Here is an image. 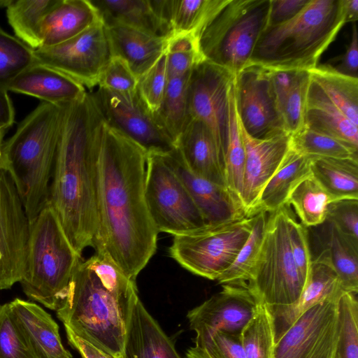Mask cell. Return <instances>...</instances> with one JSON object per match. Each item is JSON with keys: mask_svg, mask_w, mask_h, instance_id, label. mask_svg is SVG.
Masks as SVG:
<instances>
[{"mask_svg": "<svg viewBox=\"0 0 358 358\" xmlns=\"http://www.w3.org/2000/svg\"><path fill=\"white\" fill-rule=\"evenodd\" d=\"M357 294L343 292L338 300V334L334 358H358Z\"/></svg>", "mask_w": 358, "mask_h": 358, "instance_id": "obj_41", "label": "cell"}, {"mask_svg": "<svg viewBox=\"0 0 358 358\" xmlns=\"http://www.w3.org/2000/svg\"><path fill=\"white\" fill-rule=\"evenodd\" d=\"M0 358H36L11 314L9 303L0 305Z\"/></svg>", "mask_w": 358, "mask_h": 358, "instance_id": "obj_46", "label": "cell"}, {"mask_svg": "<svg viewBox=\"0 0 358 358\" xmlns=\"http://www.w3.org/2000/svg\"><path fill=\"white\" fill-rule=\"evenodd\" d=\"M342 294L304 312L275 343L271 358H334L338 334V303Z\"/></svg>", "mask_w": 358, "mask_h": 358, "instance_id": "obj_12", "label": "cell"}, {"mask_svg": "<svg viewBox=\"0 0 358 358\" xmlns=\"http://www.w3.org/2000/svg\"><path fill=\"white\" fill-rule=\"evenodd\" d=\"M175 148L193 173L227 187L224 156L204 123L191 117L177 138Z\"/></svg>", "mask_w": 358, "mask_h": 358, "instance_id": "obj_23", "label": "cell"}, {"mask_svg": "<svg viewBox=\"0 0 358 358\" xmlns=\"http://www.w3.org/2000/svg\"><path fill=\"white\" fill-rule=\"evenodd\" d=\"M310 0H271L268 27L287 22L298 15Z\"/></svg>", "mask_w": 358, "mask_h": 358, "instance_id": "obj_51", "label": "cell"}, {"mask_svg": "<svg viewBox=\"0 0 358 358\" xmlns=\"http://www.w3.org/2000/svg\"><path fill=\"white\" fill-rule=\"evenodd\" d=\"M34 63L68 76L87 90L97 86L103 70L113 57L102 22L60 44L34 50Z\"/></svg>", "mask_w": 358, "mask_h": 358, "instance_id": "obj_11", "label": "cell"}, {"mask_svg": "<svg viewBox=\"0 0 358 358\" xmlns=\"http://www.w3.org/2000/svg\"><path fill=\"white\" fill-rule=\"evenodd\" d=\"M326 220L331 222L341 234L358 245V199H345L331 202Z\"/></svg>", "mask_w": 358, "mask_h": 358, "instance_id": "obj_48", "label": "cell"}, {"mask_svg": "<svg viewBox=\"0 0 358 358\" xmlns=\"http://www.w3.org/2000/svg\"><path fill=\"white\" fill-rule=\"evenodd\" d=\"M310 172L334 201L358 199V159L313 157Z\"/></svg>", "mask_w": 358, "mask_h": 358, "instance_id": "obj_32", "label": "cell"}, {"mask_svg": "<svg viewBox=\"0 0 358 358\" xmlns=\"http://www.w3.org/2000/svg\"><path fill=\"white\" fill-rule=\"evenodd\" d=\"M289 238L292 257L301 275L307 282L312 262L308 230L298 222L292 210L289 217Z\"/></svg>", "mask_w": 358, "mask_h": 358, "instance_id": "obj_49", "label": "cell"}, {"mask_svg": "<svg viewBox=\"0 0 358 358\" xmlns=\"http://www.w3.org/2000/svg\"><path fill=\"white\" fill-rule=\"evenodd\" d=\"M82 261L48 204L30 225V238L20 284L30 299L57 310Z\"/></svg>", "mask_w": 358, "mask_h": 358, "instance_id": "obj_6", "label": "cell"}, {"mask_svg": "<svg viewBox=\"0 0 358 358\" xmlns=\"http://www.w3.org/2000/svg\"><path fill=\"white\" fill-rule=\"evenodd\" d=\"M229 0H152L166 35L191 34L196 38Z\"/></svg>", "mask_w": 358, "mask_h": 358, "instance_id": "obj_27", "label": "cell"}, {"mask_svg": "<svg viewBox=\"0 0 358 358\" xmlns=\"http://www.w3.org/2000/svg\"><path fill=\"white\" fill-rule=\"evenodd\" d=\"M99 143L100 223L94 249L106 252L136 281L156 252L159 233L145 198L147 152L102 117Z\"/></svg>", "mask_w": 358, "mask_h": 358, "instance_id": "obj_1", "label": "cell"}, {"mask_svg": "<svg viewBox=\"0 0 358 358\" xmlns=\"http://www.w3.org/2000/svg\"><path fill=\"white\" fill-rule=\"evenodd\" d=\"M190 73L168 76L161 106L155 114L159 124L174 145L191 118L188 107Z\"/></svg>", "mask_w": 358, "mask_h": 358, "instance_id": "obj_34", "label": "cell"}, {"mask_svg": "<svg viewBox=\"0 0 358 358\" xmlns=\"http://www.w3.org/2000/svg\"><path fill=\"white\" fill-rule=\"evenodd\" d=\"M345 23H355L358 19V0H342Z\"/></svg>", "mask_w": 358, "mask_h": 358, "instance_id": "obj_56", "label": "cell"}, {"mask_svg": "<svg viewBox=\"0 0 358 358\" xmlns=\"http://www.w3.org/2000/svg\"><path fill=\"white\" fill-rule=\"evenodd\" d=\"M103 120L140 145L147 153L164 154L175 145L141 101L100 87L87 90Z\"/></svg>", "mask_w": 358, "mask_h": 358, "instance_id": "obj_14", "label": "cell"}, {"mask_svg": "<svg viewBox=\"0 0 358 358\" xmlns=\"http://www.w3.org/2000/svg\"><path fill=\"white\" fill-rule=\"evenodd\" d=\"M272 71L248 64L234 78L236 111L245 131L265 138L285 131L272 85Z\"/></svg>", "mask_w": 358, "mask_h": 358, "instance_id": "obj_16", "label": "cell"}, {"mask_svg": "<svg viewBox=\"0 0 358 358\" xmlns=\"http://www.w3.org/2000/svg\"><path fill=\"white\" fill-rule=\"evenodd\" d=\"M334 201L331 196L310 174L291 192L287 203L292 206L306 227H313L326 220L328 205Z\"/></svg>", "mask_w": 358, "mask_h": 358, "instance_id": "obj_37", "label": "cell"}, {"mask_svg": "<svg viewBox=\"0 0 358 358\" xmlns=\"http://www.w3.org/2000/svg\"><path fill=\"white\" fill-rule=\"evenodd\" d=\"M303 127L358 148V127L329 101L310 76Z\"/></svg>", "mask_w": 358, "mask_h": 358, "instance_id": "obj_29", "label": "cell"}, {"mask_svg": "<svg viewBox=\"0 0 358 358\" xmlns=\"http://www.w3.org/2000/svg\"><path fill=\"white\" fill-rule=\"evenodd\" d=\"M168 76L186 75L202 62L197 38L191 34H177L167 38L165 50Z\"/></svg>", "mask_w": 358, "mask_h": 358, "instance_id": "obj_43", "label": "cell"}, {"mask_svg": "<svg viewBox=\"0 0 358 358\" xmlns=\"http://www.w3.org/2000/svg\"><path fill=\"white\" fill-rule=\"evenodd\" d=\"M145 198L158 232L181 235L207 224L185 186L162 154L147 153Z\"/></svg>", "mask_w": 358, "mask_h": 358, "instance_id": "obj_10", "label": "cell"}, {"mask_svg": "<svg viewBox=\"0 0 358 358\" xmlns=\"http://www.w3.org/2000/svg\"><path fill=\"white\" fill-rule=\"evenodd\" d=\"M234 78L227 69L202 61L192 70L189 81V115L206 124L224 158L229 129V94Z\"/></svg>", "mask_w": 358, "mask_h": 358, "instance_id": "obj_13", "label": "cell"}, {"mask_svg": "<svg viewBox=\"0 0 358 358\" xmlns=\"http://www.w3.org/2000/svg\"><path fill=\"white\" fill-rule=\"evenodd\" d=\"M101 116L89 92L62 106L48 204L80 255L94 248L99 229V143Z\"/></svg>", "mask_w": 358, "mask_h": 358, "instance_id": "obj_2", "label": "cell"}, {"mask_svg": "<svg viewBox=\"0 0 358 358\" xmlns=\"http://www.w3.org/2000/svg\"><path fill=\"white\" fill-rule=\"evenodd\" d=\"M312 158L299 153L290 145L280 168L262 190L252 215L262 211L270 213L285 205L292 189L311 174Z\"/></svg>", "mask_w": 358, "mask_h": 358, "instance_id": "obj_30", "label": "cell"}, {"mask_svg": "<svg viewBox=\"0 0 358 358\" xmlns=\"http://www.w3.org/2000/svg\"><path fill=\"white\" fill-rule=\"evenodd\" d=\"M136 294L124 296L109 289L82 260L57 315L78 337L115 358H124L125 314Z\"/></svg>", "mask_w": 358, "mask_h": 358, "instance_id": "obj_5", "label": "cell"}, {"mask_svg": "<svg viewBox=\"0 0 358 358\" xmlns=\"http://www.w3.org/2000/svg\"><path fill=\"white\" fill-rule=\"evenodd\" d=\"M268 216V213L264 211L256 214L249 237L232 264L217 278L220 285L246 287L261 249Z\"/></svg>", "mask_w": 358, "mask_h": 358, "instance_id": "obj_38", "label": "cell"}, {"mask_svg": "<svg viewBox=\"0 0 358 358\" xmlns=\"http://www.w3.org/2000/svg\"><path fill=\"white\" fill-rule=\"evenodd\" d=\"M356 23L353 24L350 42L345 53L341 58L340 63L333 66L337 72L350 77L358 78V39Z\"/></svg>", "mask_w": 358, "mask_h": 358, "instance_id": "obj_52", "label": "cell"}, {"mask_svg": "<svg viewBox=\"0 0 358 358\" xmlns=\"http://www.w3.org/2000/svg\"><path fill=\"white\" fill-rule=\"evenodd\" d=\"M167 80L166 57L164 52L150 69L138 78V95L153 115L161 106Z\"/></svg>", "mask_w": 358, "mask_h": 358, "instance_id": "obj_45", "label": "cell"}, {"mask_svg": "<svg viewBox=\"0 0 358 358\" xmlns=\"http://www.w3.org/2000/svg\"><path fill=\"white\" fill-rule=\"evenodd\" d=\"M199 306L189 310V327L196 338L211 336L217 331L241 334L252 317L257 303L246 287L224 285Z\"/></svg>", "mask_w": 358, "mask_h": 358, "instance_id": "obj_17", "label": "cell"}, {"mask_svg": "<svg viewBox=\"0 0 358 358\" xmlns=\"http://www.w3.org/2000/svg\"><path fill=\"white\" fill-rule=\"evenodd\" d=\"M30 225L11 178L0 168V289H10L24 275Z\"/></svg>", "mask_w": 358, "mask_h": 358, "instance_id": "obj_15", "label": "cell"}, {"mask_svg": "<svg viewBox=\"0 0 358 358\" xmlns=\"http://www.w3.org/2000/svg\"><path fill=\"white\" fill-rule=\"evenodd\" d=\"M296 71H272V85L279 113L282 110L292 86Z\"/></svg>", "mask_w": 358, "mask_h": 358, "instance_id": "obj_53", "label": "cell"}, {"mask_svg": "<svg viewBox=\"0 0 358 358\" xmlns=\"http://www.w3.org/2000/svg\"><path fill=\"white\" fill-rule=\"evenodd\" d=\"M101 22L90 0H57L43 21L40 48L64 43Z\"/></svg>", "mask_w": 358, "mask_h": 358, "instance_id": "obj_26", "label": "cell"}, {"mask_svg": "<svg viewBox=\"0 0 358 358\" xmlns=\"http://www.w3.org/2000/svg\"><path fill=\"white\" fill-rule=\"evenodd\" d=\"M244 166L245 148L236 111L234 80L229 94V117L224 152V172L227 189L241 203Z\"/></svg>", "mask_w": 358, "mask_h": 358, "instance_id": "obj_36", "label": "cell"}, {"mask_svg": "<svg viewBox=\"0 0 358 358\" xmlns=\"http://www.w3.org/2000/svg\"><path fill=\"white\" fill-rule=\"evenodd\" d=\"M240 129L245 148L241 202L246 215H253L262 190L280 168L290 148L291 135L282 131L256 138L245 131L241 122Z\"/></svg>", "mask_w": 358, "mask_h": 358, "instance_id": "obj_18", "label": "cell"}, {"mask_svg": "<svg viewBox=\"0 0 358 358\" xmlns=\"http://www.w3.org/2000/svg\"><path fill=\"white\" fill-rule=\"evenodd\" d=\"M10 0H0V7H5L7 8L10 3Z\"/></svg>", "mask_w": 358, "mask_h": 358, "instance_id": "obj_58", "label": "cell"}, {"mask_svg": "<svg viewBox=\"0 0 358 358\" xmlns=\"http://www.w3.org/2000/svg\"><path fill=\"white\" fill-rule=\"evenodd\" d=\"M65 330L69 343L80 353L82 358H115L78 337L69 329L65 328Z\"/></svg>", "mask_w": 358, "mask_h": 358, "instance_id": "obj_54", "label": "cell"}, {"mask_svg": "<svg viewBox=\"0 0 358 358\" xmlns=\"http://www.w3.org/2000/svg\"><path fill=\"white\" fill-rule=\"evenodd\" d=\"M34 64V50L0 27V87L8 85Z\"/></svg>", "mask_w": 358, "mask_h": 358, "instance_id": "obj_42", "label": "cell"}, {"mask_svg": "<svg viewBox=\"0 0 358 358\" xmlns=\"http://www.w3.org/2000/svg\"><path fill=\"white\" fill-rule=\"evenodd\" d=\"M105 26L122 25L167 37L152 0H90Z\"/></svg>", "mask_w": 358, "mask_h": 358, "instance_id": "obj_31", "label": "cell"}, {"mask_svg": "<svg viewBox=\"0 0 358 358\" xmlns=\"http://www.w3.org/2000/svg\"><path fill=\"white\" fill-rule=\"evenodd\" d=\"M271 0H229L197 36L202 61L236 76L268 25Z\"/></svg>", "mask_w": 358, "mask_h": 358, "instance_id": "obj_7", "label": "cell"}, {"mask_svg": "<svg viewBox=\"0 0 358 358\" xmlns=\"http://www.w3.org/2000/svg\"><path fill=\"white\" fill-rule=\"evenodd\" d=\"M290 145L308 157L358 159V148L306 127L291 135Z\"/></svg>", "mask_w": 358, "mask_h": 358, "instance_id": "obj_39", "label": "cell"}, {"mask_svg": "<svg viewBox=\"0 0 358 358\" xmlns=\"http://www.w3.org/2000/svg\"><path fill=\"white\" fill-rule=\"evenodd\" d=\"M162 155L185 186L207 224L225 222L247 215L242 203L227 187L193 173L176 148Z\"/></svg>", "mask_w": 358, "mask_h": 358, "instance_id": "obj_19", "label": "cell"}, {"mask_svg": "<svg viewBox=\"0 0 358 358\" xmlns=\"http://www.w3.org/2000/svg\"><path fill=\"white\" fill-rule=\"evenodd\" d=\"M320 244V254L325 256L338 275L345 292H358V245L345 236L330 222L313 227Z\"/></svg>", "mask_w": 358, "mask_h": 358, "instance_id": "obj_28", "label": "cell"}, {"mask_svg": "<svg viewBox=\"0 0 358 358\" xmlns=\"http://www.w3.org/2000/svg\"><path fill=\"white\" fill-rule=\"evenodd\" d=\"M345 24L342 0H310L292 20L266 28L248 64L271 71H309Z\"/></svg>", "mask_w": 358, "mask_h": 358, "instance_id": "obj_4", "label": "cell"}, {"mask_svg": "<svg viewBox=\"0 0 358 358\" xmlns=\"http://www.w3.org/2000/svg\"><path fill=\"white\" fill-rule=\"evenodd\" d=\"M309 83V71H296L282 110L284 129L290 135L300 130L304 125Z\"/></svg>", "mask_w": 358, "mask_h": 358, "instance_id": "obj_44", "label": "cell"}, {"mask_svg": "<svg viewBox=\"0 0 358 358\" xmlns=\"http://www.w3.org/2000/svg\"><path fill=\"white\" fill-rule=\"evenodd\" d=\"M256 215L173 236L170 256L182 267L201 277L217 280L234 262L250 236Z\"/></svg>", "mask_w": 358, "mask_h": 358, "instance_id": "obj_9", "label": "cell"}, {"mask_svg": "<svg viewBox=\"0 0 358 358\" xmlns=\"http://www.w3.org/2000/svg\"><path fill=\"white\" fill-rule=\"evenodd\" d=\"M11 314L36 358H73L63 345L59 326L35 303L16 298L9 303Z\"/></svg>", "mask_w": 358, "mask_h": 358, "instance_id": "obj_22", "label": "cell"}, {"mask_svg": "<svg viewBox=\"0 0 358 358\" xmlns=\"http://www.w3.org/2000/svg\"><path fill=\"white\" fill-rule=\"evenodd\" d=\"M185 358H210V357L203 349L194 346L188 349Z\"/></svg>", "mask_w": 358, "mask_h": 358, "instance_id": "obj_57", "label": "cell"}, {"mask_svg": "<svg viewBox=\"0 0 358 358\" xmlns=\"http://www.w3.org/2000/svg\"><path fill=\"white\" fill-rule=\"evenodd\" d=\"M57 0H10L6 8L8 22L16 37L33 50L41 45V27Z\"/></svg>", "mask_w": 358, "mask_h": 358, "instance_id": "obj_35", "label": "cell"}, {"mask_svg": "<svg viewBox=\"0 0 358 358\" xmlns=\"http://www.w3.org/2000/svg\"><path fill=\"white\" fill-rule=\"evenodd\" d=\"M194 343L210 358H246L241 334L217 331L206 338H195Z\"/></svg>", "mask_w": 358, "mask_h": 358, "instance_id": "obj_50", "label": "cell"}, {"mask_svg": "<svg viewBox=\"0 0 358 358\" xmlns=\"http://www.w3.org/2000/svg\"><path fill=\"white\" fill-rule=\"evenodd\" d=\"M124 358H181L138 294L131 299L125 314Z\"/></svg>", "mask_w": 358, "mask_h": 358, "instance_id": "obj_21", "label": "cell"}, {"mask_svg": "<svg viewBox=\"0 0 358 358\" xmlns=\"http://www.w3.org/2000/svg\"><path fill=\"white\" fill-rule=\"evenodd\" d=\"M7 91L34 96L62 106L83 97L87 90L81 84L51 67L34 63L17 75Z\"/></svg>", "mask_w": 358, "mask_h": 358, "instance_id": "obj_24", "label": "cell"}, {"mask_svg": "<svg viewBox=\"0 0 358 358\" xmlns=\"http://www.w3.org/2000/svg\"><path fill=\"white\" fill-rule=\"evenodd\" d=\"M62 106L43 101L1 146L0 168L11 178L30 224L48 204Z\"/></svg>", "mask_w": 358, "mask_h": 358, "instance_id": "obj_3", "label": "cell"}, {"mask_svg": "<svg viewBox=\"0 0 358 358\" xmlns=\"http://www.w3.org/2000/svg\"><path fill=\"white\" fill-rule=\"evenodd\" d=\"M309 73L329 101L358 127V78L343 75L329 64H318Z\"/></svg>", "mask_w": 358, "mask_h": 358, "instance_id": "obj_33", "label": "cell"}, {"mask_svg": "<svg viewBox=\"0 0 358 358\" xmlns=\"http://www.w3.org/2000/svg\"><path fill=\"white\" fill-rule=\"evenodd\" d=\"M4 131L0 129V155H1V150L2 146V139L3 136Z\"/></svg>", "mask_w": 358, "mask_h": 358, "instance_id": "obj_59", "label": "cell"}, {"mask_svg": "<svg viewBox=\"0 0 358 358\" xmlns=\"http://www.w3.org/2000/svg\"><path fill=\"white\" fill-rule=\"evenodd\" d=\"M343 292L338 274L327 258L318 253L312 259L310 273L299 299L285 306H268L273 317L275 343L307 310Z\"/></svg>", "mask_w": 358, "mask_h": 358, "instance_id": "obj_20", "label": "cell"}, {"mask_svg": "<svg viewBox=\"0 0 358 358\" xmlns=\"http://www.w3.org/2000/svg\"><path fill=\"white\" fill-rule=\"evenodd\" d=\"M105 27L113 56L125 61L137 78L165 52L168 37L122 25Z\"/></svg>", "mask_w": 358, "mask_h": 358, "instance_id": "obj_25", "label": "cell"}, {"mask_svg": "<svg viewBox=\"0 0 358 358\" xmlns=\"http://www.w3.org/2000/svg\"><path fill=\"white\" fill-rule=\"evenodd\" d=\"M15 111L8 91L0 87V129L5 131L14 122Z\"/></svg>", "mask_w": 358, "mask_h": 358, "instance_id": "obj_55", "label": "cell"}, {"mask_svg": "<svg viewBox=\"0 0 358 358\" xmlns=\"http://www.w3.org/2000/svg\"><path fill=\"white\" fill-rule=\"evenodd\" d=\"M138 78L122 59L113 56L101 73L97 86L127 97L137 94Z\"/></svg>", "mask_w": 358, "mask_h": 358, "instance_id": "obj_47", "label": "cell"}, {"mask_svg": "<svg viewBox=\"0 0 358 358\" xmlns=\"http://www.w3.org/2000/svg\"><path fill=\"white\" fill-rule=\"evenodd\" d=\"M246 358H271L275 344L273 317L268 306L257 303L256 310L241 333Z\"/></svg>", "mask_w": 358, "mask_h": 358, "instance_id": "obj_40", "label": "cell"}, {"mask_svg": "<svg viewBox=\"0 0 358 358\" xmlns=\"http://www.w3.org/2000/svg\"><path fill=\"white\" fill-rule=\"evenodd\" d=\"M291 206L286 203L268 213L261 249L246 285L257 303L270 307L295 303L306 284L291 252Z\"/></svg>", "mask_w": 358, "mask_h": 358, "instance_id": "obj_8", "label": "cell"}]
</instances>
